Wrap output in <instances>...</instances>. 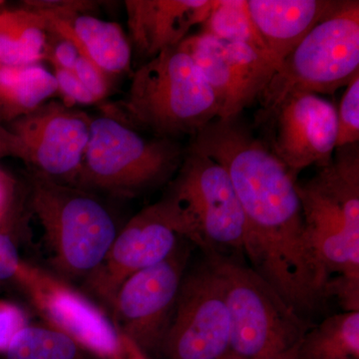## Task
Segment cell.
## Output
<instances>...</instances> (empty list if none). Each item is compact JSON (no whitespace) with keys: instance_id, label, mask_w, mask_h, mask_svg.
I'll use <instances>...</instances> for the list:
<instances>
[{"instance_id":"cell-1","label":"cell","mask_w":359,"mask_h":359,"mask_svg":"<svg viewBox=\"0 0 359 359\" xmlns=\"http://www.w3.org/2000/svg\"><path fill=\"white\" fill-rule=\"evenodd\" d=\"M306 238L347 308L359 304V145L335 149L332 162L308 181L297 182Z\"/></svg>"},{"instance_id":"cell-2","label":"cell","mask_w":359,"mask_h":359,"mask_svg":"<svg viewBox=\"0 0 359 359\" xmlns=\"http://www.w3.org/2000/svg\"><path fill=\"white\" fill-rule=\"evenodd\" d=\"M122 110L121 121L134 129L173 140L195 136L219 114L214 92L181 45L160 52L136 70Z\"/></svg>"},{"instance_id":"cell-3","label":"cell","mask_w":359,"mask_h":359,"mask_svg":"<svg viewBox=\"0 0 359 359\" xmlns=\"http://www.w3.org/2000/svg\"><path fill=\"white\" fill-rule=\"evenodd\" d=\"M159 202L179 237L207 257L244 255V212L230 177L212 158L187 148Z\"/></svg>"},{"instance_id":"cell-4","label":"cell","mask_w":359,"mask_h":359,"mask_svg":"<svg viewBox=\"0 0 359 359\" xmlns=\"http://www.w3.org/2000/svg\"><path fill=\"white\" fill-rule=\"evenodd\" d=\"M359 73V1L335 2L276 69L257 100L256 125L294 93L334 94Z\"/></svg>"},{"instance_id":"cell-5","label":"cell","mask_w":359,"mask_h":359,"mask_svg":"<svg viewBox=\"0 0 359 359\" xmlns=\"http://www.w3.org/2000/svg\"><path fill=\"white\" fill-rule=\"evenodd\" d=\"M185 152L178 141L146 138L117 118L100 116L90 123L76 187L134 197L172 180Z\"/></svg>"},{"instance_id":"cell-6","label":"cell","mask_w":359,"mask_h":359,"mask_svg":"<svg viewBox=\"0 0 359 359\" xmlns=\"http://www.w3.org/2000/svg\"><path fill=\"white\" fill-rule=\"evenodd\" d=\"M223 280L231 318L230 353L241 359H299L311 327L250 266L207 257Z\"/></svg>"},{"instance_id":"cell-7","label":"cell","mask_w":359,"mask_h":359,"mask_svg":"<svg viewBox=\"0 0 359 359\" xmlns=\"http://www.w3.org/2000/svg\"><path fill=\"white\" fill-rule=\"evenodd\" d=\"M30 201L58 271L69 276L95 273L118 233L105 205L88 190L39 173L32 176Z\"/></svg>"},{"instance_id":"cell-8","label":"cell","mask_w":359,"mask_h":359,"mask_svg":"<svg viewBox=\"0 0 359 359\" xmlns=\"http://www.w3.org/2000/svg\"><path fill=\"white\" fill-rule=\"evenodd\" d=\"M231 318L221 276L209 259L185 275L162 347L169 359H222Z\"/></svg>"},{"instance_id":"cell-9","label":"cell","mask_w":359,"mask_h":359,"mask_svg":"<svg viewBox=\"0 0 359 359\" xmlns=\"http://www.w3.org/2000/svg\"><path fill=\"white\" fill-rule=\"evenodd\" d=\"M189 256L190 249L179 245L165 261L127 278L113 297L115 325L139 351L162 347Z\"/></svg>"},{"instance_id":"cell-10","label":"cell","mask_w":359,"mask_h":359,"mask_svg":"<svg viewBox=\"0 0 359 359\" xmlns=\"http://www.w3.org/2000/svg\"><path fill=\"white\" fill-rule=\"evenodd\" d=\"M33 304L56 330L101 359H131L138 348L83 294L36 266L16 276Z\"/></svg>"},{"instance_id":"cell-11","label":"cell","mask_w":359,"mask_h":359,"mask_svg":"<svg viewBox=\"0 0 359 359\" xmlns=\"http://www.w3.org/2000/svg\"><path fill=\"white\" fill-rule=\"evenodd\" d=\"M180 45L192 56L214 92L219 119L242 115L280 67L268 52L240 42L223 41L202 32L187 37Z\"/></svg>"},{"instance_id":"cell-12","label":"cell","mask_w":359,"mask_h":359,"mask_svg":"<svg viewBox=\"0 0 359 359\" xmlns=\"http://www.w3.org/2000/svg\"><path fill=\"white\" fill-rule=\"evenodd\" d=\"M91 118L61 103L43 104L18 118L13 133L35 173L77 186L90 137Z\"/></svg>"},{"instance_id":"cell-13","label":"cell","mask_w":359,"mask_h":359,"mask_svg":"<svg viewBox=\"0 0 359 359\" xmlns=\"http://www.w3.org/2000/svg\"><path fill=\"white\" fill-rule=\"evenodd\" d=\"M263 124L269 125L271 152L295 177L311 166L325 167L337 149V108L316 94L283 99Z\"/></svg>"},{"instance_id":"cell-14","label":"cell","mask_w":359,"mask_h":359,"mask_svg":"<svg viewBox=\"0 0 359 359\" xmlns=\"http://www.w3.org/2000/svg\"><path fill=\"white\" fill-rule=\"evenodd\" d=\"M180 240L160 202L149 205L117 233L102 264L89 276L90 285L111 304L127 278L165 261Z\"/></svg>"},{"instance_id":"cell-15","label":"cell","mask_w":359,"mask_h":359,"mask_svg":"<svg viewBox=\"0 0 359 359\" xmlns=\"http://www.w3.org/2000/svg\"><path fill=\"white\" fill-rule=\"evenodd\" d=\"M27 8L39 14L47 32L68 40L82 57L88 59L107 75L129 70L132 46L117 23L87 14L90 1H26Z\"/></svg>"},{"instance_id":"cell-16","label":"cell","mask_w":359,"mask_h":359,"mask_svg":"<svg viewBox=\"0 0 359 359\" xmlns=\"http://www.w3.org/2000/svg\"><path fill=\"white\" fill-rule=\"evenodd\" d=\"M215 0H127L130 44L137 55L150 60L178 46L193 26L202 25Z\"/></svg>"},{"instance_id":"cell-17","label":"cell","mask_w":359,"mask_h":359,"mask_svg":"<svg viewBox=\"0 0 359 359\" xmlns=\"http://www.w3.org/2000/svg\"><path fill=\"white\" fill-rule=\"evenodd\" d=\"M334 0H248L257 32L278 65L335 4Z\"/></svg>"},{"instance_id":"cell-18","label":"cell","mask_w":359,"mask_h":359,"mask_svg":"<svg viewBox=\"0 0 359 359\" xmlns=\"http://www.w3.org/2000/svg\"><path fill=\"white\" fill-rule=\"evenodd\" d=\"M57 91L54 74L39 63L0 65V112L9 119L37 109Z\"/></svg>"},{"instance_id":"cell-19","label":"cell","mask_w":359,"mask_h":359,"mask_svg":"<svg viewBox=\"0 0 359 359\" xmlns=\"http://www.w3.org/2000/svg\"><path fill=\"white\" fill-rule=\"evenodd\" d=\"M46 25L30 8L0 14V65H36L48 56Z\"/></svg>"},{"instance_id":"cell-20","label":"cell","mask_w":359,"mask_h":359,"mask_svg":"<svg viewBox=\"0 0 359 359\" xmlns=\"http://www.w3.org/2000/svg\"><path fill=\"white\" fill-rule=\"evenodd\" d=\"M359 311L328 316L311 325L302 340L299 359H358Z\"/></svg>"},{"instance_id":"cell-21","label":"cell","mask_w":359,"mask_h":359,"mask_svg":"<svg viewBox=\"0 0 359 359\" xmlns=\"http://www.w3.org/2000/svg\"><path fill=\"white\" fill-rule=\"evenodd\" d=\"M201 25V32L214 39L240 42L269 53L250 16L248 0H215L211 13Z\"/></svg>"},{"instance_id":"cell-22","label":"cell","mask_w":359,"mask_h":359,"mask_svg":"<svg viewBox=\"0 0 359 359\" xmlns=\"http://www.w3.org/2000/svg\"><path fill=\"white\" fill-rule=\"evenodd\" d=\"M79 346L58 330L26 327L6 349L7 359H77Z\"/></svg>"},{"instance_id":"cell-23","label":"cell","mask_w":359,"mask_h":359,"mask_svg":"<svg viewBox=\"0 0 359 359\" xmlns=\"http://www.w3.org/2000/svg\"><path fill=\"white\" fill-rule=\"evenodd\" d=\"M337 114V149L359 143V73L347 85Z\"/></svg>"},{"instance_id":"cell-24","label":"cell","mask_w":359,"mask_h":359,"mask_svg":"<svg viewBox=\"0 0 359 359\" xmlns=\"http://www.w3.org/2000/svg\"><path fill=\"white\" fill-rule=\"evenodd\" d=\"M73 73L94 96L97 102L103 100L107 96L108 92H109L108 75L96 67L93 63L90 62L88 59L80 55L75 63Z\"/></svg>"},{"instance_id":"cell-25","label":"cell","mask_w":359,"mask_h":359,"mask_svg":"<svg viewBox=\"0 0 359 359\" xmlns=\"http://www.w3.org/2000/svg\"><path fill=\"white\" fill-rule=\"evenodd\" d=\"M26 327L27 318L22 309L11 302H0V353H6L15 335Z\"/></svg>"},{"instance_id":"cell-26","label":"cell","mask_w":359,"mask_h":359,"mask_svg":"<svg viewBox=\"0 0 359 359\" xmlns=\"http://www.w3.org/2000/svg\"><path fill=\"white\" fill-rule=\"evenodd\" d=\"M54 76L58 84V90L62 92L67 100L72 103L93 104L97 102L94 96L86 89V87L78 79L73 71L62 69L54 66Z\"/></svg>"},{"instance_id":"cell-27","label":"cell","mask_w":359,"mask_h":359,"mask_svg":"<svg viewBox=\"0 0 359 359\" xmlns=\"http://www.w3.org/2000/svg\"><path fill=\"white\" fill-rule=\"evenodd\" d=\"M21 264L22 262L13 240L0 231V282L16 278Z\"/></svg>"},{"instance_id":"cell-28","label":"cell","mask_w":359,"mask_h":359,"mask_svg":"<svg viewBox=\"0 0 359 359\" xmlns=\"http://www.w3.org/2000/svg\"><path fill=\"white\" fill-rule=\"evenodd\" d=\"M80 54L75 45L68 40L60 39L50 52V60L53 66L62 69L73 71Z\"/></svg>"},{"instance_id":"cell-29","label":"cell","mask_w":359,"mask_h":359,"mask_svg":"<svg viewBox=\"0 0 359 359\" xmlns=\"http://www.w3.org/2000/svg\"><path fill=\"white\" fill-rule=\"evenodd\" d=\"M11 154L25 162V149L18 137L13 133L0 131V156Z\"/></svg>"},{"instance_id":"cell-30","label":"cell","mask_w":359,"mask_h":359,"mask_svg":"<svg viewBox=\"0 0 359 359\" xmlns=\"http://www.w3.org/2000/svg\"><path fill=\"white\" fill-rule=\"evenodd\" d=\"M11 193H13V187H11V180L0 171V218L8 209Z\"/></svg>"},{"instance_id":"cell-31","label":"cell","mask_w":359,"mask_h":359,"mask_svg":"<svg viewBox=\"0 0 359 359\" xmlns=\"http://www.w3.org/2000/svg\"><path fill=\"white\" fill-rule=\"evenodd\" d=\"M222 359H241L240 358H238V356L233 355V353H229L228 354H226V355L224 356Z\"/></svg>"},{"instance_id":"cell-32","label":"cell","mask_w":359,"mask_h":359,"mask_svg":"<svg viewBox=\"0 0 359 359\" xmlns=\"http://www.w3.org/2000/svg\"><path fill=\"white\" fill-rule=\"evenodd\" d=\"M131 359H146V358H144L143 355H142L141 351H138V353L135 354L133 358H132Z\"/></svg>"}]
</instances>
